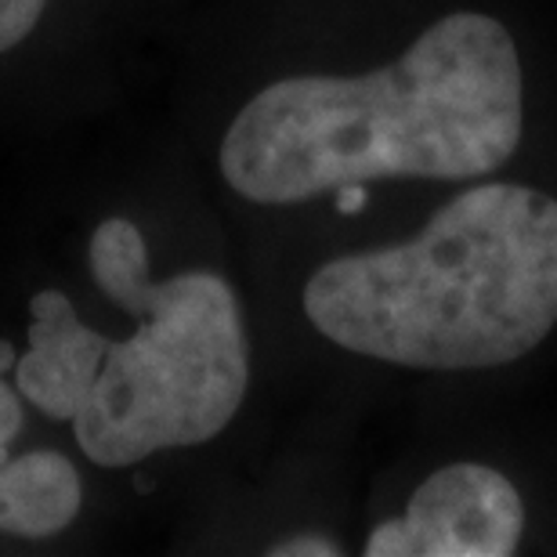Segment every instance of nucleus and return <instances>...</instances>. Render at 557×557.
<instances>
[{"mask_svg":"<svg viewBox=\"0 0 557 557\" xmlns=\"http://www.w3.org/2000/svg\"><path fill=\"white\" fill-rule=\"evenodd\" d=\"M521 127L525 76L507 26L456 11L376 73L261 87L225 131L221 174L264 207L381 177L463 182L504 166Z\"/></svg>","mask_w":557,"mask_h":557,"instance_id":"1","label":"nucleus"},{"mask_svg":"<svg viewBox=\"0 0 557 557\" xmlns=\"http://www.w3.org/2000/svg\"><path fill=\"white\" fill-rule=\"evenodd\" d=\"M525 536V507L510 478L485 463H449L423 482L406 515L381 521L370 557H510Z\"/></svg>","mask_w":557,"mask_h":557,"instance_id":"4","label":"nucleus"},{"mask_svg":"<svg viewBox=\"0 0 557 557\" xmlns=\"http://www.w3.org/2000/svg\"><path fill=\"white\" fill-rule=\"evenodd\" d=\"M84 507L81 471L62 453L37 449L0 467V532L48 540L73 525Z\"/></svg>","mask_w":557,"mask_h":557,"instance_id":"6","label":"nucleus"},{"mask_svg":"<svg viewBox=\"0 0 557 557\" xmlns=\"http://www.w3.org/2000/svg\"><path fill=\"white\" fill-rule=\"evenodd\" d=\"M18 431H22V398L0 381V467L11 460L8 449L18 438Z\"/></svg>","mask_w":557,"mask_h":557,"instance_id":"8","label":"nucleus"},{"mask_svg":"<svg viewBox=\"0 0 557 557\" xmlns=\"http://www.w3.org/2000/svg\"><path fill=\"white\" fill-rule=\"evenodd\" d=\"M106 351L109 337L87 326L62 289H40L29 300V348L15 362L18 395L44 417L73 423L98 381Z\"/></svg>","mask_w":557,"mask_h":557,"instance_id":"5","label":"nucleus"},{"mask_svg":"<svg viewBox=\"0 0 557 557\" xmlns=\"http://www.w3.org/2000/svg\"><path fill=\"white\" fill-rule=\"evenodd\" d=\"M11 362H15V351H11L8 341H0V373H4Z\"/></svg>","mask_w":557,"mask_h":557,"instance_id":"10","label":"nucleus"},{"mask_svg":"<svg viewBox=\"0 0 557 557\" xmlns=\"http://www.w3.org/2000/svg\"><path fill=\"white\" fill-rule=\"evenodd\" d=\"M305 315L344 351L409 370H493L557 326V199L474 185L417 239L344 253L305 286Z\"/></svg>","mask_w":557,"mask_h":557,"instance_id":"2","label":"nucleus"},{"mask_svg":"<svg viewBox=\"0 0 557 557\" xmlns=\"http://www.w3.org/2000/svg\"><path fill=\"white\" fill-rule=\"evenodd\" d=\"M87 264L98 289L138 326L109 341L91 395L73 417L81 453L98 467H135L218 438L250 387L236 289L203 269L156 283L145 236L127 218L95 228Z\"/></svg>","mask_w":557,"mask_h":557,"instance_id":"3","label":"nucleus"},{"mask_svg":"<svg viewBox=\"0 0 557 557\" xmlns=\"http://www.w3.org/2000/svg\"><path fill=\"white\" fill-rule=\"evenodd\" d=\"M272 557H337L341 547L326 536H315V532H308V536H289L283 543H275L269 547Z\"/></svg>","mask_w":557,"mask_h":557,"instance_id":"9","label":"nucleus"},{"mask_svg":"<svg viewBox=\"0 0 557 557\" xmlns=\"http://www.w3.org/2000/svg\"><path fill=\"white\" fill-rule=\"evenodd\" d=\"M48 0H0V54L18 48L37 29Z\"/></svg>","mask_w":557,"mask_h":557,"instance_id":"7","label":"nucleus"}]
</instances>
